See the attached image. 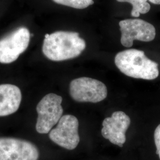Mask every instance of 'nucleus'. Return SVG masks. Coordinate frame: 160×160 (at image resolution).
Masks as SVG:
<instances>
[{"mask_svg": "<svg viewBox=\"0 0 160 160\" xmlns=\"http://www.w3.org/2000/svg\"><path fill=\"white\" fill-rule=\"evenodd\" d=\"M86 48V41L78 33L58 31L45 35L42 51L49 59L62 61L78 57Z\"/></svg>", "mask_w": 160, "mask_h": 160, "instance_id": "1", "label": "nucleus"}, {"mask_svg": "<svg viewBox=\"0 0 160 160\" xmlns=\"http://www.w3.org/2000/svg\"><path fill=\"white\" fill-rule=\"evenodd\" d=\"M114 63L123 74L132 78L152 80L159 75L158 64L147 57L142 51L130 49L120 52L114 58Z\"/></svg>", "mask_w": 160, "mask_h": 160, "instance_id": "2", "label": "nucleus"}, {"mask_svg": "<svg viewBox=\"0 0 160 160\" xmlns=\"http://www.w3.org/2000/svg\"><path fill=\"white\" fill-rule=\"evenodd\" d=\"M62 98L56 94L50 93L43 97L37 105L38 114L36 125V131L46 134L57 124L63 114L61 106Z\"/></svg>", "mask_w": 160, "mask_h": 160, "instance_id": "3", "label": "nucleus"}, {"mask_svg": "<svg viewBox=\"0 0 160 160\" xmlns=\"http://www.w3.org/2000/svg\"><path fill=\"white\" fill-rule=\"evenodd\" d=\"M69 93L77 102L96 103L107 97L108 89L100 81L88 77H81L71 82Z\"/></svg>", "mask_w": 160, "mask_h": 160, "instance_id": "4", "label": "nucleus"}, {"mask_svg": "<svg viewBox=\"0 0 160 160\" xmlns=\"http://www.w3.org/2000/svg\"><path fill=\"white\" fill-rule=\"evenodd\" d=\"M119 25L121 32V44L126 48L133 46V41L145 42L154 40L156 35L154 26L145 20L133 18L121 20Z\"/></svg>", "mask_w": 160, "mask_h": 160, "instance_id": "5", "label": "nucleus"}, {"mask_svg": "<svg viewBox=\"0 0 160 160\" xmlns=\"http://www.w3.org/2000/svg\"><path fill=\"white\" fill-rule=\"evenodd\" d=\"M78 126V120L75 116L71 114L62 116L57 126L49 132V138L63 148L73 150L80 142Z\"/></svg>", "mask_w": 160, "mask_h": 160, "instance_id": "6", "label": "nucleus"}, {"mask_svg": "<svg viewBox=\"0 0 160 160\" xmlns=\"http://www.w3.org/2000/svg\"><path fill=\"white\" fill-rule=\"evenodd\" d=\"M30 34L25 28L18 29L0 40V62L10 63L17 60L29 46Z\"/></svg>", "mask_w": 160, "mask_h": 160, "instance_id": "7", "label": "nucleus"}, {"mask_svg": "<svg viewBox=\"0 0 160 160\" xmlns=\"http://www.w3.org/2000/svg\"><path fill=\"white\" fill-rule=\"evenodd\" d=\"M38 149L29 141L12 138H0V160H38Z\"/></svg>", "mask_w": 160, "mask_h": 160, "instance_id": "8", "label": "nucleus"}, {"mask_svg": "<svg viewBox=\"0 0 160 160\" xmlns=\"http://www.w3.org/2000/svg\"><path fill=\"white\" fill-rule=\"evenodd\" d=\"M131 124L130 118L122 111L114 112L102 123L101 133L103 137L113 144L123 147L126 142V132Z\"/></svg>", "mask_w": 160, "mask_h": 160, "instance_id": "9", "label": "nucleus"}, {"mask_svg": "<svg viewBox=\"0 0 160 160\" xmlns=\"http://www.w3.org/2000/svg\"><path fill=\"white\" fill-rule=\"evenodd\" d=\"M20 88L12 84L0 85V117L15 113L22 102Z\"/></svg>", "mask_w": 160, "mask_h": 160, "instance_id": "10", "label": "nucleus"}, {"mask_svg": "<svg viewBox=\"0 0 160 160\" xmlns=\"http://www.w3.org/2000/svg\"><path fill=\"white\" fill-rule=\"evenodd\" d=\"M120 2H129L131 4L133 8L131 16L133 17H139L140 14H146L151 9V6L147 2L148 0H116Z\"/></svg>", "mask_w": 160, "mask_h": 160, "instance_id": "11", "label": "nucleus"}, {"mask_svg": "<svg viewBox=\"0 0 160 160\" xmlns=\"http://www.w3.org/2000/svg\"><path fill=\"white\" fill-rule=\"evenodd\" d=\"M55 2L76 9H84L94 4L93 0H53Z\"/></svg>", "mask_w": 160, "mask_h": 160, "instance_id": "12", "label": "nucleus"}, {"mask_svg": "<svg viewBox=\"0 0 160 160\" xmlns=\"http://www.w3.org/2000/svg\"><path fill=\"white\" fill-rule=\"evenodd\" d=\"M154 141L157 148V154L158 155L160 159V124L155 130Z\"/></svg>", "mask_w": 160, "mask_h": 160, "instance_id": "13", "label": "nucleus"}, {"mask_svg": "<svg viewBox=\"0 0 160 160\" xmlns=\"http://www.w3.org/2000/svg\"><path fill=\"white\" fill-rule=\"evenodd\" d=\"M149 1L154 4L160 5V0H148Z\"/></svg>", "mask_w": 160, "mask_h": 160, "instance_id": "14", "label": "nucleus"}]
</instances>
